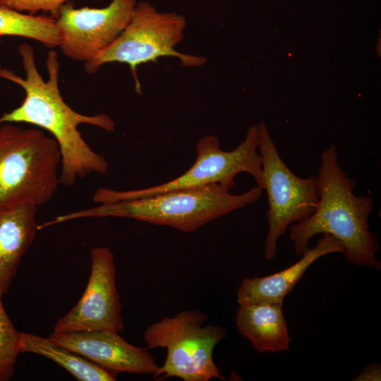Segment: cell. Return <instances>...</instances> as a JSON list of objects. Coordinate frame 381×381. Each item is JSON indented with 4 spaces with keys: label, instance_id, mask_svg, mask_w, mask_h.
Segmentation results:
<instances>
[{
    "label": "cell",
    "instance_id": "1",
    "mask_svg": "<svg viewBox=\"0 0 381 381\" xmlns=\"http://www.w3.org/2000/svg\"><path fill=\"white\" fill-rule=\"evenodd\" d=\"M18 51L25 78L6 70L4 79L22 87L25 96L18 107L3 114L0 124L26 123L50 133L61 152V185L72 186L77 179L93 173L106 174L109 169L107 160L90 147L78 127L81 124H89L114 132V121L104 114H81L65 102L59 87L60 63L55 50L48 52L47 80L38 71L32 47L23 43L19 46Z\"/></svg>",
    "mask_w": 381,
    "mask_h": 381
},
{
    "label": "cell",
    "instance_id": "2",
    "mask_svg": "<svg viewBox=\"0 0 381 381\" xmlns=\"http://www.w3.org/2000/svg\"><path fill=\"white\" fill-rule=\"evenodd\" d=\"M315 177L319 201L315 211L289 228L296 255H301L309 248L313 236L327 234L340 241L349 262L380 270L376 257L380 246L368 221L374 200L354 193L357 181L341 167L335 145L321 152Z\"/></svg>",
    "mask_w": 381,
    "mask_h": 381
},
{
    "label": "cell",
    "instance_id": "3",
    "mask_svg": "<svg viewBox=\"0 0 381 381\" xmlns=\"http://www.w3.org/2000/svg\"><path fill=\"white\" fill-rule=\"evenodd\" d=\"M263 189L255 185L241 194H232L219 184L180 189L148 197L100 203L96 207L58 216L45 222L50 226L83 218L133 219L193 232L234 210L255 203Z\"/></svg>",
    "mask_w": 381,
    "mask_h": 381
},
{
    "label": "cell",
    "instance_id": "4",
    "mask_svg": "<svg viewBox=\"0 0 381 381\" xmlns=\"http://www.w3.org/2000/svg\"><path fill=\"white\" fill-rule=\"evenodd\" d=\"M0 125V211L47 203L60 185L57 143L37 128Z\"/></svg>",
    "mask_w": 381,
    "mask_h": 381
},
{
    "label": "cell",
    "instance_id": "5",
    "mask_svg": "<svg viewBox=\"0 0 381 381\" xmlns=\"http://www.w3.org/2000/svg\"><path fill=\"white\" fill-rule=\"evenodd\" d=\"M207 315L198 309L182 310L149 325L143 333L147 349L164 348V364L152 376L156 380L178 377L183 381H209L225 378L215 364V346L226 336V330L204 325Z\"/></svg>",
    "mask_w": 381,
    "mask_h": 381
},
{
    "label": "cell",
    "instance_id": "6",
    "mask_svg": "<svg viewBox=\"0 0 381 381\" xmlns=\"http://www.w3.org/2000/svg\"><path fill=\"white\" fill-rule=\"evenodd\" d=\"M186 27L183 16L175 12H159L147 1L138 2L119 36L96 56L85 62V71L93 74L109 63L126 64L135 79V89L140 92L136 71L138 66L143 64L171 56L177 58L183 66H202L206 58L175 49L184 37Z\"/></svg>",
    "mask_w": 381,
    "mask_h": 381
},
{
    "label": "cell",
    "instance_id": "7",
    "mask_svg": "<svg viewBox=\"0 0 381 381\" xmlns=\"http://www.w3.org/2000/svg\"><path fill=\"white\" fill-rule=\"evenodd\" d=\"M258 129L251 125L244 140L233 150L224 151L219 138L207 135L195 147L196 157L193 165L179 176L162 184L138 190H120L100 188L93 195L95 203L148 197L169 191L219 184L231 190L235 177L241 173L250 174L257 186L262 188V159L258 152Z\"/></svg>",
    "mask_w": 381,
    "mask_h": 381
},
{
    "label": "cell",
    "instance_id": "8",
    "mask_svg": "<svg viewBox=\"0 0 381 381\" xmlns=\"http://www.w3.org/2000/svg\"><path fill=\"white\" fill-rule=\"evenodd\" d=\"M258 152L262 159V189L267 193L268 231L264 246L267 260L277 253L279 238L289 226L308 217L318 201L315 176L302 178L293 173L282 159L265 122L257 124Z\"/></svg>",
    "mask_w": 381,
    "mask_h": 381
},
{
    "label": "cell",
    "instance_id": "9",
    "mask_svg": "<svg viewBox=\"0 0 381 381\" xmlns=\"http://www.w3.org/2000/svg\"><path fill=\"white\" fill-rule=\"evenodd\" d=\"M136 4V0H111L108 6L99 8H76L71 3L64 4L55 19L59 47L72 60H91L119 36Z\"/></svg>",
    "mask_w": 381,
    "mask_h": 381
},
{
    "label": "cell",
    "instance_id": "10",
    "mask_svg": "<svg viewBox=\"0 0 381 381\" xmlns=\"http://www.w3.org/2000/svg\"><path fill=\"white\" fill-rule=\"evenodd\" d=\"M90 258L85 289L78 303L56 322L54 332L124 330L114 254L107 247L98 246L92 248Z\"/></svg>",
    "mask_w": 381,
    "mask_h": 381
},
{
    "label": "cell",
    "instance_id": "11",
    "mask_svg": "<svg viewBox=\"0 0 381 381\" xmlns=\"http://www.w3.org/2000/svg\"><path fill=\"white\" fill-rule=\"evenodd\" d=\"M49 338L101 368L116 374L128 373L153 376L159 368L147 348L127 342L115 331H53Z\"/></svg>",
    "mask_w": 381,
    "mask_h": 381
},
{
    "label": "cell",
    "instance_id": "12",
    "mask_svg": "<svg viewBox=\"0 0 381 381\" xmlns=\"http://www.w3.org/2000/svg\"><path fill=\"white\" fill-rule=\"evenodd\" d=\"M344 252V247L339 240L324 234L315 246L308 248L301 258L289 267L269 276L245 278L237 290V302L239 305L283 304L285 296L314 262L326 255Z\"/></svg>",
    "mask_w": 381,
    "mask_h": 381
},
{
    "label": "cell",
    "instance_id": "13",
    "mask_svg": "<svg viewBox=\"0 0 381 381\" xmlns=\"http://www.w3.org/2000/svg\"><path fill=\"white\" fill-rule=\"evenodd\" d=\"M37 207L32 205L0 211V298L8 291L23 257L38 230Z\"/></svg>",
    "mask_w": 381,
    "mask_h": 381
},
{
    "label": "cell",
    "instance_id": "14",
    "mask_svg": "<svg viewBox=\"0 0 381 381\" xmlns=\"http://www.w3.org/2000/svg\"><path fill=\"white\" fill-rule=\"evenodd\" d=\"M283 304L239 305L235 316L238 332L255 351L274 353L289 350L290 337Z\"/></svg>",
    "mask_w": 381,
    "mask_h": 381
},
{
    "label": "cell",
    "instance_id": "15",
    "mask_svg": "<svg viewBox=\"0 0 381 381\" xmlns=\"http://www.w3.org/2000/svg\"><path fill=\"white\" fill-rule=\"evenodd\" d=\"M20 353H32L49 358L66 369L78 381H114L116 373L95 364L51 340L20 332Z\"/></svg>",
    "mask_w": 381,
    "mask_h": 381
},
{
    "label": "cell",
    "instance_id": "16",
    "mask_svg": "<svg viewBox=\"0 0 381 381\" xmlns=\"http://www.w3.org/2000/svg\"><path fill=\"white\" fill-rule=\"evenodd\" d=\"M11 35L37 40L48 48L59 46L60 37L52 17L24 14L0 7V36Z\"/></svg>",
    "mask_w": 381,
    "mask_h": 381
},
{
    "label": "cell",
    "instance_id": "17",
    "mask_svg": "<svg viewBox=\"0 0 381 381\" xmlns=\"http://www.w3.org/2000/svg\"><path fill=\"white\" fill-rule=\"evenodd\" d=\"M0 298V381H8L14 375L20 350V332L9 318Z\"/></svg>",
    "mask_w": 381,
    "mask_h": 381
},
{
    "label": "cell",
    "instance_id": "18",
    "mask_svg": "<svg viewBox=\"0 0 381 381\" xmlns=\"http://www.w3.org/2000/svg\"><path fill=\"white\" fill-rule=\"evenodd\" d=\"M68 1L69 0H0V7L18 12H28L31 15L40 11L49 13L52 17L56 19L61 6Z\"/></svg>",
    "mask_w": 381,
    "mask_h": 381
},
{
    "label": "cell",
    "instance_id": "19",
    "mask_svg": "<svg viewBox=\"0 0 381 381\" xmlns=\"http://www.w3.org/2000/svg\"><path fill=\"white\" fill-rule=\"evenodd\" d=\"M381 370L378 363H372L366 367L353 380L356 381H375L380 380Z\"/></svg>",
    "mask_w": 381,
    "mask_h": 381
},
{
    "label": "cell",
    "instance_id": "20",
    "mask_svg": "<svg viewBox=\"0 0 381 381\" xmlns=\"http://www.w3.org/2000/svg\"><path fill=\"white\" fill-rule=\"evenodd\" d=\"M6 69L3 68L0 65V78H4V75L6 73Z\"/></svg>",
    "mask_w": 381,
    "mask_h": 381
}]
</instances>
